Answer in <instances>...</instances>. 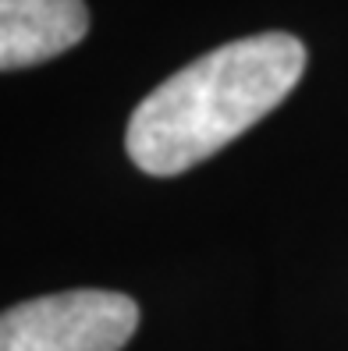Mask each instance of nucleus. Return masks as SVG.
I'll use <instances>...</instances> for the list:
<instances>
[{"instance_id": "nucleus-2", "label": "nucleus", "mask_w": 348, "mask_h": 351, "mask_svg": "<svg viewBox=\"0 0 348 351\" xmlns=\"http://www.w3.org/2000/svg\"><path fill=\"white\" fill-rule=\"evenodd\" d=\"M135 330V298L100 287H75L4 308L0 351H121Z\"/></svg>"}, {"instance_id": "nucleus-1", "label": "nucleus", "mask_w": 348, "mask_h": 351, "mask_svg": "<svg viewBox=\"0 0 348 351\" xmlns=\"http://www.w3.org/2000/svg\"><path fill=\"white\" fill-rule=\"evenodd\" d=\"M302 71L305 47L292 32H256L224 43L139 103L125 149L142 174H185L281 107Z\"/></svg>"}, {"instance_id": "nucleus-3", "label": "nucleus", "mask_w": 348, "mask_h": 351, "mask_svg": "<svg viewBox=\"0 0 348 351\" xmlns=\"http://www.w3.org/2000/svg\"><path fill=\"white\" fill-rule=\"evenodd\" d=\"M86 32V0H0V71L47 64Z\"/></svg>"}]
</instances>
